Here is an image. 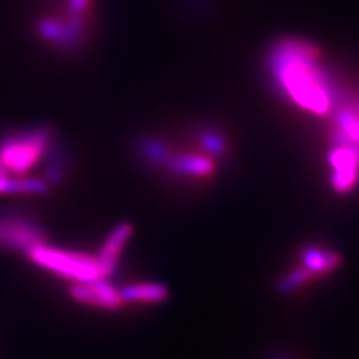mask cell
Segmentation results:
<instances>
[{
    "mask_svg": "<svg viewBox=\"0 0 359 359\" xmlns=\"http://www.w3.org/2000/svg\"><path fill=\"white\" fill-rule=\"evenodd\" d=\"M65 171V159L50 128L17 130L0 138V195H45L60 183Z\"/></svg>",
    "mask_w": 359,
    "mask_h": 359,
    "instance_id": "1",
    "label": "cell"
},
{
    "mask_svg": "<svg viewBox=\"0 0 359 359\" xmlns=\"http://www.w3.org/2000/svg\"><path fill=\"white\" fill-rule=\"evenodd\" d=\"M271 71L277 84L299 108L316 116L328 114L334 108V88L311 45L295 39L278 43L271 55Z\"/></svg>",
    "mask_w": 359,
    "mask_h": 359,
    "instance_id": "2",
    "label": "cell"
},
{
    "mask_svg": "<svg viewBox=\"0 0 359 359\" xmlns=\"http://www.w3.org/2000/svg\"><path fill=\"white\" fill-rule=\"evenodd\" d=\"M27 259L43 271L71 280L72 283L107 278L96 255L75 252L41 243L26 252Z\"/></svg>",
    "mask_w": 359,
    "mask_h": 359,
    "instance_id": "3",
    "label": "cell"
},
{
    "mask_svg": "<svg viewBox=\"0 0 359 359\" xmlns=\"http://www.w3.org/2000/svg\"><path fill=\"white\" fill-rule=\"evenodd\" d=\"M47 241V233L38 222L21 215H0V252L25 253Z\"/></svg>",
    "mask_w": 359,
    "mask_h": 359,
    "instance_id": "4",
    "label": "cell"
},
{
    "mask_svg": "<svg viewBox=\"0 0 359 359\" xmlns=\"http://www.w3.org/2000/svg\"><path fill=\"white\" fill-rule=\"evenodd\" d=\"M69 295L75 302H80V304L100 310L114 311L125 304L120 289L108 283L107 278L72 283L69 289Z\"/></svg>",
    "mask_w": 359,
    "mask_h": 359,
    "instance_id": "5",
    "label": "cell"
},
{
    "mask_svg": "<svg viewBox=\"0 0 359 359\" xmlns=\"http://www.w3.org/2000/svg\"><path fill=\"white\" fill-rule=\"evenodd\" d=\"M332 184L337 192H349L359 178V149L358 145L340 141L331 153Z\"/></svg>",
    "mask_w": 359,
    "mask_h": 359,
    "instance_id": "6",
    "label": "cell"
},
{
    "mask_svg": "<svg viewBox=\"0 0 359 359\" xmlns=\"http://www.w3.org/2000/svg\"><path fill=\"white\" fill-rule=\"evenodd\" d=\"M132 233H133V228L129 223H120L109 232L104 244L100 245L96 256L100 262V266L104 269V274L107 278L114 273V269L117 268L123 249L126 247L129 238L132 237Z\"/></svg>",
    "mask_w": 359,
    "mask_h": 359,
    "instance_id": "7",
    "label": "cell"
},
{
    "mask_svg": "<svg viewBox=\"0 0 359 359\" xmlns=\"http://www.w3.org/2000/svg\"><path fill=\"white\" fill-rule=\"evenodd\" d=\"M123 301L140 302V304H159L163 302L170 292L159 283H133L120 289Z\"/></svg>",
    "mask_w": 359,
    "mask_h": 359,
    "instance_id": "8",
    "label": "cell"
},
{
    "mask_svg": "<svg viewBox=\"0 0 359 359\" xmlns=\"http://www.w3.org/2000/svg\"><path fill=\"white\" fill-rule=\"evenodd\" d=\"M341 259L340 256L332 250H323V249H311L306 250L302 255V265L313 276H323L332 273L334 269L340 265Z\"/></svg>",
    "mask_w": 359,
    "mask_h": 359,
    "instance_id": "9",
    "label": "cell"
},
{
    "mask_svg": "<svg viewBox=\"0 0 359 359\" xmlns=\"http://www.w3.org/2000/svg\"><path fill=\"white\" fill-rule=\"evenodd\" d=\"M172 168L183 175L207 177L215 170V165L204 156H182L172 161Z\"/></svg>",
    "mask_w": 359,
    "mask_h": 359,
    "instance_id": "10",
    "label": "cell"
},
{
    "mask_svg": "<svg viewBox=\"0 0 359 359\" xmlns=\"http://www.w3.org/2000/svg\"><path fill=\"white\" fill-rule=\"evenodd\" d=\"M313 277L314 276L309 271V269L302 266L299 269H295V271H292L290 274H287V277H285L282 282H280L278 287L285 290V292H289L292 289H295L298 286H302L304 283H307L309 280H311Z\"/></svg>",
    "mask_w": 359,
    "mask_h": 359,
    "instance_id": "11",
    "label": "cell"
}]
</instances>
